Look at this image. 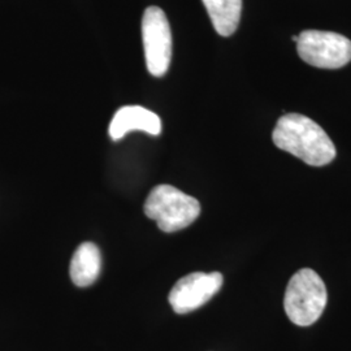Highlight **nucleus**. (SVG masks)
I'll return each mask as SVG.
<instances>
[{"label": "nucleus", "mask_w": 351, "mask_h": 351, "mask_svg": "<svg viewBox=\"0 0 351 351\" xmlns=\"http://www.w3.org/2000/svg\"><path fill=\"white\" fill-rule=\"evenodd\" d=\"M101 255L98 246L93 242L81 243L73 254L71 262V278L75 285L86 288L94 284L101 275Z\"/></svg>", "instance_id": "6e6552de"}, {"label": "nucleus", "mask_w": 351, "mask_h": 351, "mask_svg": "<svg viewBox=\"0 0 351 351\" xmlns=\"http://www.w3.org/2000/svg\"><path fill=\"white\" fill-rule=\"evenodd\" d=\"M297 51L304 63L322 69H339L351 62L350 39L333 32H302Z\"/></svg>", "instance_id": "20e7f679"}, {"label": "nucleus", "mask_w": 351, "mask_h": 351, "mask_svg": "<svg viewBox=\"0 0 351 351\" xmlns=\"http://www.w3.org/2000/svg\"><path fill=\"white\" fill-rule=\"evenodd\" d=\"M274 143L308 165L323 167L336 158V147L326 130L301 113H287L277 121Z\"/></svg>", "instance_id": "f257e3e1"}, {"label": "nucleus", "mask_w": 351, "mask_h": 351, "mask_svg": "<svg viewBox=\"0 0 351 351\" xmlns=\"http://www.w3.org/2000/svg\"><path fill=\"white\" fill-rule=\"evenodd\" d=\"M224 277L220 272H194L180 278L169 293V303L176 314L198 310L221 289Z\"/></svg>", "instance_id": "423d86ee"}, {"label": "nucleus", "mask_w": 351, "mask_h": 351, "mask_svg": "<svg viewBox=\"0 0 351 351\" xmlns=\"http://www.w3.org/2000/svg\"><path fill=\"white\" fill-rule=\"evenodd\" d=\"M146 65L154 77H163L172 59V32L163 10L149 7L142 19Z\"/></svg>", "instance_id": "39448f33"}, {"label": "nucleus", "mask_w": 351, "mask_h": 351, "mask_svg": "<svg viewBox=\"0 0 351 351\" xmlns=\"http://www.w3.org/2000/svg\"><path fill=\"white\" fill-rule=\"evenodd\" d=\"M133 130L159 136L162 133V120L156 113L141 106H125L114 113L108 133L113 141H119Z\"/></svg>", "instance_id": "0eeeda50"}, {"label": "nucleus", "mask_w": 351, "mask_h": 351, "mask_svg": "<svg viewBox=\"0 0 351 351\" xmlns=\"http://www.w3.org/2000/svg\"><path fill=\"white\" fill-rule=\"evenodd\" d=\"M328 293L326 284L314 269L303 268L290 278L284 307L291 323L295 326H313L323 315Z\"/></svg>", "instance_id": "7ed1b4c3"}, {"label": "nucleus", "mask_w": 351, "mask_h": 351, "mask_svg": "<svg viewBox=\"0 0 351 351\" xmlns=\"http://www.w3.org/2000/svg\"><path fill=\"white\" fill-rule=\"evenodd\" d=\"M215 30L223 36H232L241 20L242 0H202Z\"/></svg>", "instance_id": "1a4fd4ad"}, {"label": "nucleus", "mask_w": 351, "mask_h": 351, "mask_svg": "<svg viewBox=\"0 0 351 351\" xmlns=\"http://www.w3.org/2000/svg\"><path fill=\"white\" fill-rule=\"evenodd\" d=\"M291 39H293V42H295V43H297V40H298V36H293Z\"/></svg>", "instance_id": "9d476101"}, {"label": "nucleus", "mask_w": 351, "mask_h": 351, "mask_svg": "<svg viewBox=\"0 0 351 351\" xmlns=\"http://www.w3.org/2000/svg\"><path fill=\"white\" fill-rule=\"evenodd\" d=\"M143 210L160 230L173 233L191 226L201 215V204L194 197L171 185H158L147 195Z\"/></svg>", "instance_id": "f03ea898"}]
</instances>
